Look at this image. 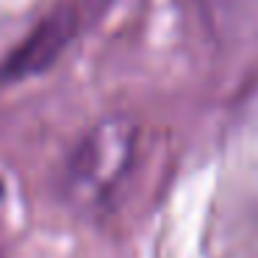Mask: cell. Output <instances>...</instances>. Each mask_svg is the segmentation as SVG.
<instances>
[{"label": "cell", "instance_id": "obj_1", "mask_svg": "<svg viewBox=\"0 0 258 258\" xmlns=\"http://www.w3.org/2000/svg\"><path fill=\"white\" fill-rule=\"evenodd\" d=\"M139 150V125L128 117L97 122L67 161V191L78 206H106L125 183Z\"/></svg>", "mask_w": 258, "mask_h": 258}, {"label": "cell", "instance_id": "obj_2", "mask_svg": "<svg viewBox=\"0 0 258 258\" xmlns=\"http://www.w3.org/2000/svg\"><path fill=\"white\" fill-rule=\"evenodd\" d=\"M81 25H84V9L78 3H61L58 9H53L28 34V39H23V45L12 50L9 61L0 70V78H28L47 70L64 53V47L81 34Z\"/></svg>", "mask_w": 258, "mask_h": 258}, {"label": "cell", "instance_id": "obj_3", "mask_svg": "<svg viewBox=\"0 0 258 258\" xmlns=\"http://www.w3.org/2000/svg\"><path fill=\"white\" fill-rule=\"evenodd\" d=\"M0 200H3V180H0Z\"/></svg>", "mask_w": 258, "mask_h": 258}, {"label": "cell", "instance_id": "obj_4", "mask_svg": "<svg viewBox=\"0 0 258 258\" xmlns=\"http://www.w3.org/2000/svg\"><path fill=\"white\" fill-rule=\"evenodd\" d=\"M0 258H6V255H3V250H0Z\"/></svg>", "mask_w": 258, "mask_h": 258}]
</instances>
